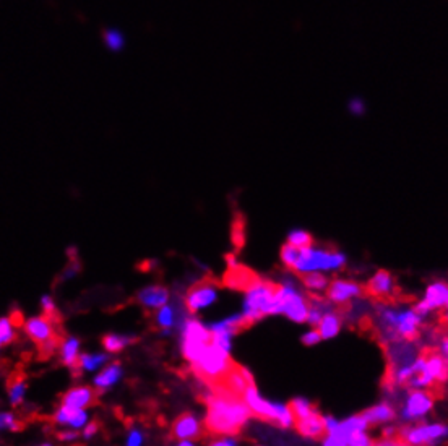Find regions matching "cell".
Listing matches in <instances>:
<instances>
[{
	"instance_id": "obj_33",
	"label": "cell",
	"mask_w": 448,
	"mask_h": 446,
	"mask_svg": "<svg viewBox=\"0 0 448 446\" xmlns=\"http://www.w3.org/2000/svg\"><path fill=\"white\" fill-rule=\"evenodd\" d=\"M109 360V356L106 354H82L78 359V367L83 372H96V370L103 367Z\"/></svg>"
},
{
	"instance_id": "obj_49",
	"label": "cell",
	"mask_w": 448,
	"mask_h": 446,
	"mask_svg": "<svg viewBox=\"0 0 448 446\" xmlns=\"http://www.w3.org/2000/svg\"><path fill=\"white\" fill-rule=\"evenodd\" d=\"M177 443L181 445V446H192V445H193V441H192V440H179Z\"/></svg>"
},
{
	"instance_id": "obj_36",
	"label": "cell",
	"mask_w": 448,
	"mask_h": 446,
	"mask_svg": "<svg viewBox=\"0 0 448 446\" xmlns=\"http://www.w3.org/2000/svg\"><path fill=\"white\" fill-rule=\"evenodd\" d=\"M297 255H299V249H297V247L288 244V242L283 247H281L279 258H281V263L284 264V268L289 269V271H293L294 264H296Z\"/></svg>"
},
{
	"instance_id": "obj_43",
	"label": "cell",
	"mask_w": 448,
	"mask_h": 446,
	"mask_svg": "<svg viewBox=\"0 0 448 446\" xmlns=\"http://www.w3.org/2000/svg\"><path fill=\"white\" fill-rule=\"evenodd\" d=\"M82 267H80V263L77 262V260H73L72 263L69 264L67 268L64 269L62 271V276H60V280H64V281H67V280H72V277H75L78 275V271H80Z\"/></svg>"
},
{
	"instance_id": "obj_10",
	"label": "cell",
	"mask_w": 448,
	"mask_h": 446,
	"mask_svg": "<svg viewBox=\"0 0 448 446\" xmlns=\"http://www.w3.org/2000/svg\"><path fill=\"white\" fill-rule=\"evenodd\" d=\"M445 438H448V425L440 422L417 423V425L405 427L399 430L401 445H436Z\"/></svg>"
},
{
	"instance_id": "obj_44",
	"label": "cell",
	"mask_w": 448,
	"mask_h": 446,
	"mask_svg": "<svg viewBox=\"0 0 448 446\" xmlns=\"http://www.w3.org/2000/svg\"><path fill=\"white\" fill-rule=\"evenodd\" d=\"M348 108L351 110V114H354V116H362V114L366 112V104H364V101L359 98L351 99Z\"/></svg>"
},
{
	"instance_id": "obj_4",
	"label": "cell",
	"mask_w": 448,
	"mask_h": 446,
	"mask_svg": "<svg viewBox=\"0 0 448 446\" xmlns=\"http://www.w3.org/2000/svg\"><path fill=\"white\" fill-rule=\"evenodd\" d=\"M242 303V315L249 326H252L262 318L279 315L278 306V284L257 277L247 289Z\"/></svg>"
},
{
	"instance_id": "obj_30",
	"label": "cell",
	"mask_w": 448,
	"mask_h": 446,
	"mask_svg": "<svg viewBox=\"0 0 448 446\" xmlns=\"http://www.w3.org/2000/svg\"><path fill=\"white\" fill-rule=\"evenodd\" d=\"M299 277H301L302 286L312 294H323L327 290L328 284H330V280L320 271L306 273V275H301Z\"/></svg>"
},
{
	"instance_id": "obj_35",
	"label": "cell",
	"mask_w": 448,
	"mask_h": 446,
	"mask_svg": "<svg viewBox=\"0 0 448 446\" xmlns=\"http://www.w3.org/2000/svg\"><path fill=\"white\" fill-rule=\"evenodd\" d=\"M289 408H291L296 421L297 419L310 416V414L315 410V406L312 404L309 399H306V397H294V399L291 401V404H289Z\"/></svg>"
},
{
	"instance_id": "obj_47",
	"label": "cell",
	"mask_w": 448,
	"mask_h": 446,
	"mask_svg": "<svg viewBox=\"0 0 448 446\" xmlns=\"http://www.w3.org/2000/svg\"><path fill=\"white\" fill-rule=\"evenodd\" d=\"M57 438H59L60 441H73V440L78 438V430L72 428V430L59 432V434H57Z\"/></svg>"
},
{
	"instance_id": "obj_1",
	"label": "cell",
	"mask_w": 448,
	"mask_h": 446,
	"mask_svg": "<svg viewBox=\"0 0 448 446\" xmlns=\"http://www.w3.org/2000/svg\"><path fill=\"white\" fill-rule=\"evenodd\" d=\"M206 388L208 390L203 396L206 404L205 430L216 436L239 434L252 417L249 406L240 396L213 391L210 386Z\"/></svg>"
},
{
	"instance_id": "obj_7",
	"label": "cell",
	"mask_w": 448,
	"mask_h": 446,
	"mask_svg": "<svg viewBox=\"0 0 448 446\" xmlns=\"http://www.w3.org/2000/svg\"><path fill=\"white\" fill-rule=\"evenodd\" d=\"M346 257L345 253L335 249H319V247H306L299 249V255L294 264L293 273L296 275H306V273H335L345 268Z\"/></svg>"
},
{
	"instance_id": "obj_40",
	"label": "cell",
	"mask_w": 448,
	"mask_h": 446,
	"mask_svg": "<svg viewBox=\"0 0 448 446\" xmlns=\"http://www.w3.org/2000/svg\"><path fill=\"white\" fill-rule=\"evenodd\" d=\"M41 308L44 310V313H46V315L55 318V320L59 318V312H57V307H55L54 300H52L51 295H42Z\"/></svg>"
},
{
	"instance_id": "obj_29",
	"label": "cell",
	"mask_w": 448,
	"mask_h": 446,
	"mask_svg": "<svg viewBox=\"0 0 448 446\" xmlns=\"http://www.w3.org/2000/svg\"><path fill=\"white\" fill-rule=\"evenodd\" d=\"M138 343V336L135 334H106L103 338V346L108 352H121L124 351L127 346H132V344Z\"/></svg>"
},
{
	"instance_id": "obj_9",
	"label": "cell",
	"mask_w": 448,
	"mask_h": 446,
	"mask_svg": "<svg viewBox=\"0 0 448 446\" xmlns=\"http://www.w3.org/2000/svg\"><path fill=\"white\" fill-rule=\"evenodd\" d=\"M278 306L281 315H284L294 323L301 325L307 321L309 299L297 289V286L293 281L279 282L278 284Z\"/></svg>"
},
{
	"instance_id": "obj_8",
	"label": "cell",
	"mask_w": 448,
	"mask_h": 446,
	"mask_svg": "<svg viewBox=\"0 0 448 446\" xmlns=\"http://www.w3.org/2000/svg\"><path fill=\"white\" fill-rule=\"evenodd\" d=\"M181 336L182 356L190 364L199 359L205 347L212 343V331H210L208 326H205L200 320L192 317H187L181 326Z\"/></svg>"
},
{
	"instance_id": "obj_34",
	"label": "cell",
	"mask_w": 448,
	"mask_h": 446,
	"mask_svg": "<svg viewBox=\"0 0 448 446\" xmlns=\"http://www.w3.org/2000/svg\"><path fill=\"white\" fill-rule=\"evenodd\" d=\"M288 244L297 247V249H306V247L314 245V237L304 229H293L288 234Z\"/></svg>"
},
{
	"instance_id": "obj_14",
	"label": "cell",
	"mask_w": 448,
	"mask_h": 446,
	"mask_svg": "<svg viewBox=\"0 0 448 446\" xmlns=\"http://www.w3.org/2000/svg\"><path fill=\"white\" fill-rule=\"evenodd\" d=\"M397 294V281H395L392 273L386 271V269H379V271L367 281V284L364 286V295L380 300V302H386V300L395 299Z\"/></svg>"
},
{
	"instance_id": "obj_42",
	"label": "cell",
	"mask_w": 448,
	"mask_h": 446,
	"mask_svg": "<svg viewBox=\"0 0 448 446\" xmlns=\"http://www.w3.org/2000/svg\"><path fill=\"white\" fill-rule=\"evenodd\" d=\"M143 441H145V435L142 430H138V428H132L129 435H127V445L129 446H140Z\"/></svg>"
},
{
	"instance_id": "obj_32",
	"label": "cell",
	"mask_w": 448,
	"mask_h": 446,
	"mask_svg": "<svg viewBox=\"0 0 448 446\" xmlns=\"http://www.w3.org/2000/svg\"><path fill=\"white\" fill-rule=\"evenodd\" d=\"M101 36H103V41H104V44H106V47L109 51H112V52L124 51L125 38L119 29L104 28L103 31H101Z\"/></svg>"
},
{
	"instance_id": "obj_26",
	"label": "cell",
	"mask_w": 448,
	"mask_h": 446,
	"mask_svg": "<svg viewBox=\"0 0 448 446\" xmlns=\"http://www.w3.org/2000/svg\"><path fill=\"white\" fill-rule=\"evenodd\" d=\"M364 419H366L369 425H385V423H390L397 419V409L393 408L390 403H380L372 406L361 412Z\"/></svg>"
},
{
	"instance_id": "obj_3",
	"label": "cell",
	"mask_w": 448,
	"mask_h": 446,
	"mask_svg": "<svg viewBox=\"0 0 448 446\" xmlns=\"http://www.w3.org/2000/svg\"><path fill=\"white\" fill-rule=\"evenodd\" d=\"M325 446H369L373 445L371 435L367 434L369 423L362 414H356L345 421H338L332 416H323Z\"/></svg>"
},
{
	"instance_id": "obj_12",
	"label": "cell",
	"mask_w": 448,
	"mask_h": 446,
	"mask_svg": "<svg viewBox=\"0 0 448 446\" xmlns=\"http://www.w3.org/2000/svg\"><path fill=\"white\" fill-rule=\"evenodd\" d=\"M218 300V282L212 280V277H203V280L195 282L190 289L187 290L186 299V308L190 315L199 313L203 308L212 307Z\"/></svg>"
},
{
	"instance_id": "obj_39",
	"label": "cell",
	"mask_w": 448,
	"mask_h": 446,
	"mask_svg": "<svg viewBox=\"0 0 448 446\" xmlns=\"http://www.w3.org/2000/svg\"><path fill=\"white\" fill-rule=\"evenodd\" d=\"M302 344H304V346H317V344L322 341V336H320V333H319V330L315 328V326H312V328L309 331H306L304 334H302Z\"/></svg>"
},
{
	"instance_id": "obj_2",
	"label": "cell",
	"mask_w": 448,
	"mask_h": 446,
	"mask_svg": "<svg viewBox=\"0 0 448 446\" xmlns=\"http://www.w3.org/2000/svg\"><path fill=\"white\" fill-rule=\"evenodd\" d=\"M379 318V333L385 343L393 341H414L419 336L423 317L414 310V307L397 308L382 306L377 312Z\"/></svg>"
},
{
	"instance_id": "obj_17",
	"label": "cell",
	"mask_w": 448,
	"mask_h": 446,
	"mask_svg": "<svg viewBox=\"0 0 448 446\" xmlns=\"http://www.w3.org/2000/svg\"><path fill=\"white\" fill-rule=\"evenodd\" d=\"M424 372L429 375L434 385L442 386L448 382V360L440 351L436 349H423Z\"/></svg>"
},
{
	"instance_id": "obj_22",
	"label": "cell",
	"mask_w": 448,
	"mask_h": 446,
	"mask_svg": "<svg viewBox=\"0 0 448 446\" xmlns=\"http://www.w3.org/2000/svg\"><path fill=\"white\" fill-rule=\"evenodd\" d=\"M294 428L297 430V434L304 438L309 440H322L325 436V421L323 416H320L317 409L310 414V416L297 419L296 423H294Z\"/></svg>"
},
{
	"instance_id": "obj_20",
	"label": "cell",
	"mask_w": 448,
	"mask_h": 446,
	"mask_svg": "<svg viewBox=\"0 0 448 446\" xmlns=\"http://www.w3.org/2000/svg\"><path fill=\"white\" fill-rule=\"evenodd\" d=\"M135 300H137L138 306H142L147 310H158L162 306L171 300V293L168 288L160 284H153L148 286V288H143L142 290H138L137 295H135Z\"/></svg>"
},
{
	"instance_id": "obj_31",
	"label": "cell",
	"mask_w": 448,
	"mask_h": 446,
	"mask_svg": "<svg viewBox=\"0 0 448 446\" xmlns=\"http://www.w3.org/2000/svg\"><path fill=\"white\" fill-rule=\"evenodd\" d=\"M26 395V382L23 373L12 375L8 380V397L13 406H20L25 401Z\"/></svg>"
},
{
	"instance_id": "obj_23",
	"label": "cell",
	"mask_w": 448,
	"mask_h": 446,
	"mask_svg": "<svg viewBox=\"0 0 448 446\" xmlns=\"http://www.w3.org/2000/svg\"><path fill=\"white\" fill-rule=\"evenodd\" d=\"M98 399V393H96L93 388L88 386H77L69 390L62 396V406H67V408L73 409H86L90 406H93Z\"/></svg>"
},
{
	"instance_id": "obj_6",
	"label": "cell",
	"mask_w": 448,
	"mask_h": 446,
	"mask_svg": "<svg viewBox=\"0 0 448 446\" xmlns=\"http://www.w3.org/2000/svg\"><path fill=\"white\" fill-rule=\"evenodd\" d=\"M236 362L231 359V352L224 351L213 341L205 347L201 356L193 362L192 370L206 386H214L224 378Z\"/></svg>"
},
{
	"instance_id": "obj_46",
	"label": "cell",
	"mask_w": 448,
	"mask_h": 446,
	"mask_svg": "<svg viewBox=\"0 0 448 446\" xmlns=\"http://www.w3.org/2000/svg\"><path fill=\"white\" fill-rule=\"evenodd\" d=\"M213 446H234L237 445L236 435H221L219 438L212 441Z\"/></svg>"
},
{
	"instance_id": "obj_15",
	"label": "cell",
	"mask_w": 448,
	"mask_h": 446,
	"mask_svg": "<svg viewBox=\"0 0 448 446\" xmlns=\"http://www.w3.org/2000/svg\"><path fill=\"white\" fill-rule=\"evenodd\" d=\"M361 295H364V286L356 281L345 280V277L330 281L327 290H325V297L338 307L348 306L351 300L361 297Z\"/></svg>"
},
{
	"instance_id": "obj_11",
	"label": "cell",
	"mask_w": 448,
	"mask_h": 446,
	"mask_svg": "<svg viewBox=\"0 0 448 446\" xmlns=\"http://www.w3.org/2000/svg\"><path fill=\"white\" fill-rule=\"evenodd\" d=\"M434 401H436V396H434L432 390H411L403 401L399 417L403 422L408 423L423 421L432 410Z\"/></svg>"
},
{
	"instance_id": "obj_5",
	"label": "cell",
	"mask_w": 448,
	"mask_h": 446,
	"mask_svg": "<svg viewBox=\"0 0 448 446\" xmlns=\"http://www.w3.org/2000/svg\"><path fill=\"white\" fill-rule=\"evenodd\" d=\"M242 399L249 406V409L252 410V416L262 419V421L270 422L281 428H291L296 423V417H294L289 404L275 403V401L266 399L260 395L256 385H249L245 388Z\"/></svg>"
},
{
	"instance_id": "obj_19",
	"label": "cell",
	"mask_w": 448,
	"mask_h": 446,
	"mask_svg": "<svg viewBox=\"0 0 448 446\" xmlns=\"http://www.w3.org/2000/svg\"><path fill=\"white\" fill-rule=\"evenodd\" d=\"M205 427L193 414L186 412L179 416L171 428V435L175 440H197L203 435Z\"/></svg>"
},
{
	"instance_id": "obj_18",
	"label": "cell",
	"mask_w": 448,
	"mask_h": 446,
	"mask_svg": "<svg viewBox=\"0 0 448 446\" xmlns=\"http://www.w3.org/2000/svg\"><path fill=\"white\" fill-rule=\"evenodd\" d=\"M188 317V310H179V306L177 303H166V306H162L161 308H158L156 310V317H155V323L158 328L162 331V334H169L173 333V330L175 326H179V330H181V326L184 325V321H186V318Z\"/></svg>"
},
{
	"instance_id": "obj_16",
	"label": "cell",
	"mask_w": 448,
	"mask_h": 446,
	"mask_svg": "<svg viewBox=\"0 0 448 446\" xmlns=\"http://www.w3.org/2000/svg\"><path fill=\"white\" fill-rule=\"evenodd\" d=\"M55 318H52L49 315H42V317H33L29 320L25 321V331L28 334L29 339L41 346L49 339L59 336V333L55 331Z\"/></svg>"
},
{
	"instance_id": "obj_37",
	"label": "cell",
	"mask_w": 448,
	"mask_h": 446,
	"mask_svg": "<svg viewBox=\"0 0 448 446\" xmlns=\"http://www.w3.org/2000/svg\"><path fill=\"white\" fill-rule=\"evenodd\" d=\"M15 330H13L12 318H0V346H7L15 339Z\"/></svg>"
},
{
	"instance_id": "obj_38",
	"label": "cell",
	"mask_w": 448,
	"mask_h": 446,
	"mask_svg": "<svg viewBox=\"0 0 448 446\" xmlns=\"http://www.w3.org/2000/svg\"><path fill=\"white\" fill-rule=\"evenodd\" d=\"M21 425L12 412H0V430H20Z\"/></svg>"
},
{
	"instance_id": "obj_28",
	"label": "cell",
	"mask_w": 448,
	"mask_h": 446,
	"mask_svg": "<svg viewBox=\"0 0 448 446\" xmlns=\"http://www.w3.org/2000/svg\"><path fill=\"white\" fill-rule=\"evenodd\" d=\"M341 325H343V318L338 312L328 310L325 315L322 317V320L319 321V325L315 328L319 330L320 336L323 339H333L338 336V333L341 331Z\"/></svg>"
},
{
	"instance_id": "obj_48",
	"label": "cell",
	"mask_w": 448,
	"mask_h": 446,
	"mask_svg": "<svg viewBox=\"0 0 448 446\" xmlns=\"http://www.w3.org/2000/svg\"><path fill=\"white\" fill-rule=\"evenodd\" d=\"M442 323L448 326V310H443V313H442Z\"/></svg>"
},
{
	"instance_id": "obj_41",
	"label": "cell",
	"mask_w": 448,
	"mask_h": 446,
	"mask_svg": "<svg viewBox=\"0 0 448 446\" xmlns=\"http://www.w3.org/2000/svg\"><path fill=\"white\" fill-rule=\"evenodd\" d=\"M232 240H234L236 247H242L244 244V221L236 219L234 227H232Z\"/></svg>"
},
{
	"instance_id": "obj_25",
	"label": "cell",
	"mask_w": 448,
	"mask_h": 446,
	"mask_svg": "<svg viewBox=\"0 0 448 446\" xmlns=\"http://www.w3.org/2000/svg\"><path fill=\"white\" fill-rule=\"evenodd\" d=\"M54 422L59 423V425H69L70 428L78 430V428L85 427L88 423V414L85 409H73L67 408V406H60L54 414Z\"/></svg>"
},
{
	"instance_id": "obj_24",
	"label": "cell",
	"mask_w": 448,
	"mask_h": 446,
	"mask_svg": "<svg viewBox=\"0 0 448 446\" xmlns=\"http://www.w3.org/2000/svg\"><path fill=\"white\" fill-rule=\"evenodd\" d=\"M60 360L64 365L72 370L73 377H80L82 370L78 367V359H80V341L77 338H67L60 343Z\"/></svg>"
},
{
	"instance_id": "obj_13",
	"label": "cell",
	"mask_w": 448,
	"mask_h": 446,
	"mask_svg": "<svg viewBox=\"0 0 448 446\" xmlns=\"http://www.w3.org/2000/svg\"><path fill=\"white\" fill-rule=\"evenodd\" d=\"M414 310L423 318L432 312L448 310V282L436 281L429 284L423 300L414 306Z\"/></svg>"
},
{
	"instance_id": "obj_21",
	"label": "cell",
	"mask_w": 448,
	"mask_h": 446,
	"mask_svg": "<svg viewBox=\"0 0 448 446\" xmlns=\"http://www.w3.org/2000/svg\"><path fill=\"white\" fill-rule=\"evenodd\" d=\"M257 275L252 271V269L244 267L237 262L236 264H231L227 267L226 275L223 277V282L227 286V288L236 289V290H245L252 284L253 281L257 280Z\"/></svg>"
},
{
	"instance_id": "obj_45",
	"label": "cell",
	"mask_w": 448,
	"mask_h": 446,
	"mask_svg": "<svg viewBox=\"0 0 448 446\" xmlns=\"http://www.w3.org/2000/svg\"><path fill=\"white\" fill-rule=\"evenodd\" d=\"M98 430H99V422L98 421H93V422L86 423L85 430H83V438H85V440L93 438V436L98 434Z\"/></svg>"
},
{
	"instance_id": "obj_27",
	"label": "cell",
	"mask_w": 448,
	"mask_h": 446,
	"mask_svg": "<svg viewBox=\"0 0 448 446\" xmlns=\"http://www.w3.org/2000/svg\"><path fill=\"white\" fill-rule=\"evenodd\" d=\"M124 375V370H122V365L119 362H112L109 364L103 372H99V375L95 377V386L98 391H106L109 388L116 385L119 380L122 378Z\"/></svg>"
}]
</instances>
